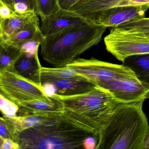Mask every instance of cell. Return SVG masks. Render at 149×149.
Here are the masks:
<instances>
[{
    "mask_svg": "<svg viewBox=\"0 0 149 149\" xmlns=\"http://www.w3.org/2000/svg\"><path fill=\"white\" fill-rule=\"evenodd\" d=\"M13 136L19 149H80L86 139L98 138L99 132L59 111L43 124L26 128Z\"/></svg>",
    "mask_w": 149,
    "mask_h": 149,
    "instance_id": "cell-1",
    "label": "cell"
},
{
    "mask_svg": "<svg viewBox=\"0 0 149 149\" xmlns=\"http://www.w3.org/2000/svg\"><path fill=\"white\" fill-rule=\"evenodd\" d=\"M143 102L118 104L99 131L95 149H149V126Z\"/></svg>",
    "mask_w": 149,
    "mask_h": 149,
    "instance_id": "cell-2",
    "label": "cell"
},
{
    "mask_svg": "<svg viewBox=\"0 0 149 149\" xmlns=\"http://www.w3.org/2000/svg\"><path fill=\"white\" fill-rule=\"evenodd\" d=\"M107 27L86 23L71 27L44 37L41 44L43 59L54 68H62L97 45Z\"/></svg>",
    "mask_w": 149,
    "mask_h": 149,
    "instance_id": "cell-3",
    "label": "cell"
},
{
    "mask_svg": "<svg viewBox=\"0 0 149 149\" xmlns=\"http://www.w3.org/2000/svg\"><path fill=\"white\" fill-rule=\"evenodd\" d=\"M49 96L59 100L63 111L74 120L99 132L119 103L106 90L96 86L84 94Z\"/></svg>",
    "mask_w": 149,
    "mask_h": 149,
    "instance_id": "cell-4",
    "label": "cell"
},
{
    "mask_svg": "<svg viewBox=\"0 0 149 149\" xmlns=\"http://www.w3.org/2000/svg\"><path fill=\"white\" fill-rule=\"evenodd\" d=\"M67 67L74 69L96 86L106 90L119 103L126 101L137 78L132 70L122 64L77 58Z\"/></svg>",
    "mask_w": 149,
    "mask_h": 149,
    "instance_id": "cell-5",
    "label": "cell"
},
{
    "mask_svg": "<svg viewBox=\"0 0 149 149\" xmlns=\"http://www.w3.org/2000/svg\"><path fill=\"white\" fill-rule=\"evenodd\" d=\"M104 40L106 50L122 63L132 56L149 54V36L116 27L111 28Z\"/></svg>",
    "mask_w": 149,
    "mask_h": 149,
    "instance_id": "cell-6",
    "label": "cell"
},
{
    "mask_svg": "<svg viewBox=\"0 0 149 149\" xmlns=\"http://www.w3.org/2000/svg\"><path fill=\"white\" fill-rule=\"evenodd\" d=\"M0 88L15 103L50 98L45 93L42 85H37L16 72L8 70L0 73Z\"/></svg>",
    "mask_w": 149,
    "mask_h": 149,
    "instance_id": "cell-7",
    "label": "cell"
},
{
    "mask_svg": "<svg viewBox=\"0 0 149 149\" xmlns=\"http://www.w3.org/2000/svg\"><path fill=\"white\" fill-rule=\"evenodd\" d=\"M149 5L123 6L113 7L97 16L94 24L106 27H116L137 18L145 17Z\"/></svg>",
    "mask_w": 149,
    "mask_h": 149,
    "instance_id": "cell-8",
    "label": "cell"
},
{
    "mask_svg": "<svg viewBox=\"0 0 149 149\" xmlns=\"http://www.w3.org/2000/svg\"><path fill=\"white\" fill-rule=\"evenodd\" d=\"M129 6H135L132 0H85L72 6L69 10L88 22L94 23L97 16L109 9Z\"/></svg>",
    "mask_w": 149,
    "mask_h": 149,
    "instance_id": "cell-9",
    "label": "cell"
},
{
    "mask_svg": "<svg viewBox=\"0 0 149 149\" xmlns=\"http://www.w3.org/2000/svg\"><path fill=\"white\" fill-rule=\"evenodd\" d=\"M41 20L40 27L45 37L71 27L89 22L70 10L61 8L54 13Z\"/></svg>",
    "mask_w": 149,
    "mask_h": 149,
    "instance_id": "cell-10",
    "label": "cell"
},
{
    "mask_svg": "<svg viewBox=\"0 0 149 149\" xmlns=\"http://www.w3.org/2000/svg\"><path fill=\"white\" fill-rule=\"evenodd\" d=\"M44 83L53 84L56 90V94L65 96L84 94L96 87L83 76L78 77L49 79L42 84Z\"/></svg>",
    "mask_w": 149,
    "mask_h": 149,
    "instance_id": "cell-11",
    "label": "cell"
},
{
    "mask_svg": "<svg viewBox=\"0 0 149 149\" xmlns=\"http://www.w3.org/2000/svg\"><path fill=\"white\" fill-rule=\"evenodd\" d=\"M42 67L38 54L33 56H27L22 54L14 64L15 70L17 74L39 85H42Z\"/></svg>",
    "mask_w": 149,
    "mask_h": 149,
    "instance_id": "cell-12",
    "label": "cell"
},
{
    "mask_svg": "<svg viewBox=\"0 0 149 149\" xmlns=\"http://www.w3.org/2000/svg\"><path fill=\"white\" fill-rule=\"evenodd\" d=\"M50 97V99L47 100H35L16 103L19 106L17 116L63 111L61 103L57 99Z\"/></svg>",
    "mask_w": 149,
    "mask_h": 149,
    "instance_id": "cell-13",
    "label": "cell"
},
{
    "mask_svg": "<svg viewBox=\"0 0 149 149\" xmlns=\"http://www.w3.org/2000/svg\"><path fill=\"white\" fill-rule=\"evenodd\" d=\"M39 19L38 15L33 10L23 14L15 13L12 17L2 19V38H7L24 28L27 25Z\"/></svg>",
    "mask_w": 149,
    "mask_h": 149,
    "instance_id": "cell-14",
    "label": "cell"
},
{
    "mask_svg": "<svg viewBox=\"0 0 149 149\" xmlns=\"http://www.w3.org/2000/svg\"><path fill=\"white\" fill-rule=\"evenodd\" d=\"M141 81L149 83V54L129 56L123 63Z\"/></svg>",
    "mask_w": 149,
    "mask_h": 149,
    "instance_id": "cell-15",
    "label": "cell"
},
{
    "mask_svg": "<svg viewBox=\"0 0 149 149\" xmlns=\"http://www.w3.org/2000/svg\"><path fill=\"white\" fill-rule=\"evenodd\" d=\"M22 54L19 48L6 44L0 39V73L5 70L15 72V63Z\"/></svg>",
    "mask_w": 149,
    "mask_h": 149,
    "instance_id": "cell-16",
    "label": "cell"
},
{
    "mask_svg": "<svg viewBox=\"0 0 149 149\" xmlns=\"http://www.w3.org/2000/svg\"><path fill=\"white\" fill-rule=\"evenodd\" d=\"M40 29L39 19L27 25L24 28L7 38L1 40L8 45L16 47L21 42L32 38Z\"/></svg>",
    "mask_w": 149,
    "mask_h": 149,
    "instance_id": "cell-17",
    "label": "cell"
},
{
    "mask_svg": "<svg viewBox=\"0 0 149 149\" xmlns=\"http://www.w3.org/2000/svg\"><path fill=\"white\" fill-rule=\"evenodd\" d=\"M44 37L40 29L32 38L21 42L16 47L20 49L22 54L27 56H33L38 54L39 47Z\"/></svg>",
    "mask_w": 149,
    "mask_h": 149,
    "instance_id": "cell-18",
    "label": "cell"
},
{
    "mask_svg": "<svg viewBox=\"0 0 149 149\" xmlns=\"http://www.w3.org/2000/svg\"><path fill=\"white\" fill-rule=\"evenodd\" d=\"M117 27L132 33L149 36V19L145 17L134 19Z\"/></svg>",
    "mask_w": 149,
    "mask_h": 149,
    "instance_id": "cell-19",
    "label": "cell"
},
{
    "mask_svg": "<svg viewBox=\"0 0 149 149\" xmlns=\"http://www.w3.org/2000/svg\"><path fill=\"white\" fill-rule=\"evenodd\" d=\"M60 8L58 0H36L35 12L41 20L54 13Z\"/></svg>",
    "mask_w": 149,
    "mask_h": 149,
    "instance_id": "cell-20",
    "label": "cell"
},
{
    "mask_svg": "<svg viewBox=\"0 0 149 149\" xmlns=\"http://www.w3.org/2000/svg\"><path fill=\"white\" fill-rule=\"evenodd\" d=\"M19 106L13 101L0 94V111L4 117H15L18 116Z\"/></svg>",
    "mask_w": 149,
    "mask_h": 149,
    "instance_id": "cell-21",
    "label": "cell"
},
{
    "mask_svg": "<svg viewBox=\"0 0 149 149\" xmlns=\"http://www.w3.org/2000/svg\"><path fill=\"white\" fill-rule=\"evenodd\" d=\"M0 136L4 139H9L13 140L9 125L5 117H0Z\"/></svg>",
    "mask_w": 149,
    "mask_h": 149,
    "instance_id": "cell-22",
    "label": "cell"
},
{
    "mask_svg": "<svg viewBox=\"0 0 149 149\" xmlns=\"http://www.w3.org/2000/svg\"><path fill=\"white\" fill-rule=\"evenodd\" d=\"M15 13L6 3L3 2L1 0H0V17L2 19H6L10 18Z\"/></svg>",
    "mask_w": 149,
    "mask_h": 149,
    "instance_id": "cell-23",
    "label": "cell"
},
{
    "mask_svg": "<svg viewBox=\"0 0 149 149\" xmlns=\"http://www.w3.org/2000/svg\"><path fill=\"white\" fill-rule=\"evenodd\" d=\"M98 139V138L96 137H88L84 143L83 149H95Z\"/></svg>",
    "mask_w": 149,
    "mask_h": 149,
    "instance_id": "cell-24",
    "label": "cell"
},
{
    "mask_svg": "<svg viewBox=\"0 0 149 149\" xmlns=\"http://www.w3.org/2000/svg\"><path fill=\"white\" fill-rule=\"evenodd\" d=\"M85 0H59V4L61 8L65 10H69L70 8L81 1Z\"/></svg>",
    "mask_w": 149,
    "mask_h": 149,
    "instance_id": "cell-25",
    "label": "cell"
},
{
    "mask_svg": "<svg viewBox=\"0 0 149 149\" xmlns=\"http://www.w3.org/2000/svg\"><path fill=\"white\" fill-rule=\"evenodd\" d=\"M13 9L14 12L18 14L25 13L29 11H31L26 4L22 2L15 3Z\"/></svg>",
    "mask_w": 149,
    "mask_h": 149,
    "instance_id": "cell-26",
    "label": "cell"
},
{
    "mask_svg": "<svg viewBox=\"0 0 149 149\" xmlns=\"http://www.w3.org/2000/svg\"><path fill=\"white\" fill-rule=\"evenodd\" d=\"M1 149H19V148L18 144L13 140L8 139H4Z\"/></svg>",
    "mask_w": 149,
    "mask_h": 149,
    "instance_id": "cell-27",
    "label": "cell"
},
{
    "mask_svg": "<svg viewBox=\"0 0 149 149\" xmlns=\"http://www.w3.org/2000/svg\"><path fill=\"white\" fill-rule=\"evenodd\" d=\"M13 4L17 2H22L27 5L31 10L35 11L36 0H12Z\"/></svg>",
    "mask_w": 149,
    "mask_h": 149,
    "instance_id": "cell-28",
    "label": "cell"
},
{
    "mask_svg": "<svg viewBox=\"0 0 149 149\" xmlns=\"http://www.w3.org/2000/svg\"><path fill=\"white\" fill-rule=\"evenodd\" d=\"M1 1H2L3 2H4V3H6V4L7 5H8L11 9H13L14 11V4L12 0H1Z\"/></svg>",
    "mask_w": 149,
    "mask_h": 149,
    "instance_id": "cell-29",
    "label": "cell"
},
{
    "mask_svg": "<svg viewBox=\"0 0 149 149\" xmlns=\"http://www.w3.org/2000/svg\"><path fill=\"white\" fill-rule=\"evenodd\" d=\"M1 22L2 19L0 17V39H1L2 36V29H1Z\"/></svg>",
    "mask_w": 149,
    "mask_h": 149,
    "instance_id": "cell-30",
    "label": "cell"
},
{
    "mask_svg": "<svg viewBox=\"0 0 149 149\" xmlns=\"http://www.w3.org/2000/svg\"><path fill=\"white\" fill-rule=\"evenodd\" d=\"M0 94H1V95H4V96H5L7 98H8L7 96V95H6V93H5V92H4V91H3L1 89V88H0Z\"/></svg>",
    "mask_w": 149,
    "mask_h": 149,
    "instance_id": "cell-31",
    "label": "cell"
},
{
    "mask_svg": "<svg viewBox=\"0 0 149 149\" xmlns=\"http://www.w3.org/2000/svg\"><path fill=\"white\" fill-rule=\"evenodd\" d=\"M58 1H59V0H58Z\"/></svg>",
    "mask_w": 149,
    "mask_h": 149,
    "instance_id": "cell-32",
    "label": "cell"
}]
</instances>
